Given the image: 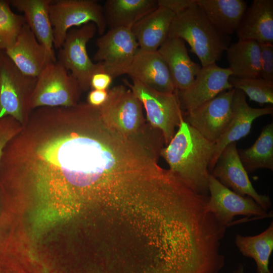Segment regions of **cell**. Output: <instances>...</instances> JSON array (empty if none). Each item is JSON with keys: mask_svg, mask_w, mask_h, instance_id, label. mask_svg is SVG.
I'll use <instances>...</instances> for the list:
<instances>
[{"mask_svg": "<svg viewBox=\"0 0 273 273\" xmlns=\"http://www.w3.org/2000/svg\"><path fill=\"white\" fill-rule=\"evenodd\" d=\"M30 166L36 230L99 209L114 195L128 162L117 133L102 121L48 140Z\"/></svg>", "mask_w": 273, "mask_h": 273, "instance_id": "1", "label": "cell"}, {"mask_svg": "<svg viewBox=\"0 0 273 273\" xmlns=\"http://www.w3.org/2000/svg\"><path fill=\"white\" fill-rule=\"evenodd\" d=\"M178 129L160 152L169 170L195 193L209 196L208 167L214 143L203 137L183 117Z\"/></svg>", "mask_w": 273, "mask_h": 273, "instance_id": "2", "label": "cell"}, {"mask_svg": "<svg viewBox=\"0 0 273 273\" xmlns=\"http://www.w3.org/2000/svg\"><path fill=\"white\" fill-rule=\"evenodd\" d=\"M143 108L141 102L129 87L118 85L108 90L107 100L100 110L102 119L109 126L154 152L163 145V134L146 123Z\"/></svg>", "mask_w": 273, "mask_h": 273, "instance_id": "3", "label": "cell"}, {"mask_svg": "<svg viewBox=\"0 0 273 273\" xmlns=\"http://www.w3.org/2000/svg\"><path fill=\"white\" fill-rule=\"evenodd\" d=\"M168 36L186 41L202 67L215 64L231 44L230 36L215 28L197 4L174 16Z\"/></svg>", "mask_w": 273, "mask_h": 273, "instance_id": "4", "label": "cell"}, {"mask_svg": "<svg viewBox=\"0 0 273 273\" xmlns=\"http://www.w3.org/2000/svg\"><path fill=\"white\" fill-rule=\"evenodd\" d=\"M123 82L141 102L148 124L161 131L164 144L167 145L184 117V111L181 109L177 90L172 93H164L134 79H132V83L126 80Z\"/></svg>", "mask_w": 273, "mask_h": 273, "instance_id": "5", "label": "cell"}, {"mask_svg": "<svg viewBox=\"0 0 273 273\" xmlns=\"http://www.w3.org/2000/svg\"><path fill=\"white\" fill-rule=\"evenodd\" d=\"M49 16L54 47L58 50L63 44L67 33L73 27L93 23L100 36L105 33L107 27L103 7L95 0H52Z\"/></svg>", "mask_w": 273, "mask_h": 273, "instance_id": "6", "label": "cell"}, {"mask_svg": "<svg viewBox=\"0 0 273 273\" xmlns=\"http://www.w3.org/2000/svg\"><path fill=\"white\" fill-rule=\"evenodd\" d=\"M80 90L77 80L61 63H48L37 77L31 106H74Z\"/></svg>", "mask_w": 273, "mask_h": 273, "instance_id": "7", "label": "cell"}, {"mask_svg": "<svg viewBox=\"0 0 273 273\" xmlns=\"http://www.w3.org/2000/svg\"><path fill=\"white\" fill-rule=\"evenodd\" d=\"M97 32L96 25L89 23L67 33L57 54L58 61L77 80L81 90L90 87L92 76L104 72L101 63H94L88 56L86 45Z\"/></svg>", "mask_w": 273, "mask_h": 273, "instance_id": "8", "label": "cell"}, {"mask_svg": "<svg viewBox=\"0 0 273 273\" xmlns=\"http://www.w3.org/2000/svg\"><path fill=\"white\" fill-rule=\"evenodd\" d=\"M37 77L25 75L2 50L0 60V119L10 116L22 122Z\"/></svg>", "mask_w": 273, "mask_h": 273, "instance_id": "9", "label": "cell"}, {"mask_svg": "<svg viewBox=\"0 0 273 273\" xmlns=\"http://www.w3.org/2000/svg\"><path fill=\"white\" fill-rule=\"evenodd\" d=\"M93 60L101 63L104 72L114 79L125 74L139 49L131 29H110L96 41Z\"/></svg>", "mask_w": 273, "mask_h": 273, "instance_id": "10", "label": "cell"}, {"mask_svg": "<svg viewBox=\"0 0 273 273\" xmlns=\"http://www.w3.org/2000/svg\"><path fill=\"white\" fill-rule=\"evenodd\" d=\"M235 90L233 88L224 91L201 106L184 112L185 121L203 137L215 144L231 119Z\"/></svg>", "mask_w": 273, "mask_h": 273, "instance_id": "11", "label": "cell"}, {"mask_svg": "<svg viewBox=\"0 0 273 273\" xmlns=\"http://www.w3.org/2000/svg\"><path fill=\"white\" fill-rule=\"evenodd\" d=\"M207 208L218 223L226 228L237 215L265 218L267 211L248 196H242L222 185L210 174Z\"/></svg>", "mask_w": 273, "mask_h": 273, "instance_id": "12", "label": "cell"}, {"mask_svg": "<svg viewBox=\"0 0 273 273\" xmlns=\"http://www.w3.org/2000/svg\"><path fill=\"white\" fill-rule=\"evenodd\" d=\"M210 174L235 193L252 198L265 211L271 207L269 196L258 194L253 187L240 159L236 142L229 144L222 150Z\"/></svg>", "mask_w": 273, "mask_h": 273, "instance_id": "13", "label": "cell"}, {"mask_svg": "<svg viewBox=\"0 0 273 273\" xmlns=\"http://www.w3.org/2000/svg\"><path fill=\"white\" fill-rule=\"evenodd\" d=\"M232 74L229 68H222L216 64L201 67L188 88L177 90L181 110L185 112L193 110L233 88L229 82Z\"/></svg>", "mask_w": 273, "mask_h": 273, "instance_id": "14", "label": "cell"}, {"mask_svg": "<svg viewBox=\"0 0 273 273\" xmlns=\"http://www.w3.org/2000/svg\"><path fill=\"white\" fill-rule=\"evenodd\" d=\"M272 113V107L254 108L249 106L247 103L245 94L236 89L233 99L231 119L225 131L214 144L213 154L208 167L210 173L221 152L227 145L247 136L256 118Z\"/></svg>", "mask_w": 273, "mask_h": 273, "instance_id": "15", "label": "cell"}, {"mask_svg": "<svg viewBox=\"0 0 273 273\" xmlns=\"http://www.w3.org/2000/svg\"><path fill=\"white\" fill-rule=\"evenodd\" d=\"M125 74L158 92L176 91L168 66L157 51L148 52L139 49Z\"/></svg>", "mask_w": 273, "mask_h": 273, "instance_id": "16", "label": "cell"}, {"mask_svg": "<svg viewBox=\"0 0 273 273\" xmlns=\"http://www.w3.org/2000/svg\"><path fill=\"white\" fill-rule=\"evenodd\" d=\"M5 52L19 70L29 76L37 77L47 64L46 49L26 23L13 46Z\"/></svg>", "mask_w": 273, "mask_h": 273, "instance_id": "17", "label": "cell"}, {"mask_svg": "<svg viewBox=\"0 0 273 273\" xmlns=\"http://www.w3.org/2000/svg\"><path fill=\"white\" fill-rule=\"evenodd\" d=\"M52 0H10V5L23 12L26 24L46 50L47 64L57 61L53 28L49 16Z\"/></svg>", "mask_w": 273, "mask_h": 273, "instance_id": "18", "label": "cell"}, {"mask_svg": "<svg viewBox=\"0 0 273 273\" xmlns=\"http://www.w3.org/2000/svg\"><path fill=\"white\" fill-rule=\"evenodd\" d=\"M157 51L168 66L176 90L188 88L201 67L191 59L185 41L177 37L168 36Z\"/></svg>", "mask_w": 273, "mask_h": 273, "instance_id": "19", "label": "cell"}, {"mask_svg": "<svg viewBox=\"0 0 273 273\" xmlns=\"http://www.w3.org/2000/svg\"><path fill=\"white\" fill-rule=\"evenodd\" d=\"M240 40L273 42V1L254 0L247 7L236 31Z\"/></svg>", "mask_w": 273, "mask_h": 273, "instance_id": "20", "label": "cell"}, {"mask_svg": "<svg viewBox=\"0 0 273 273\" xmlns=\"http://www.w3.org/2000/svg\"><path fill=\"white\" fill-rule=\"evenodd\" d=\"M174 16L169 10L159 6L136 22L131 30L139 49L144 51H157L168 37Z\"/></svg>", "mask_w": 273, "mask_h": 273, "instance_id": "21", "label": "cell"}, {"mask_svg": "<svg viewBox=\"0 0 273 273\" xmlns=\"http://www.w3.org/2000/svg\"><path fill=\"white\" fill-rule=\"evenodd\" d=\"M158 6L157 0H107L103 10L107 26L110 29H131Z\"/></svg>", "mask_w": 273, "mask_h": 273, "instance_id": "22", "label": "cell"}, {"mask_svg": "<svg viewBox=\"0 0 273 273\" xmlns=\"http://www.w3.org/2000/svg\"><path fill=\"white\" fill-rule=\"evenodd\" d=\"M197 5L219 31L230 36L236 32L247 8L243 0H197Z\"/></svg>", "mask_w": 273, "mask_h": 273, "instance_id": "23", "label": "cell"}, {"mask_svg": "<svg viewBox=\"0 0 273 273\" xmlns=\"http://www.w3.org/2000/svg\"><path fill=\"white\" fill-rule=\"evenodd\" d=\"M225 52L232 76L260 78V47L257 41L239 40L231 43Z\"/></svg>", "mask_w": 273, "mask_h": 273, "instance_id": "24", "label": "cell"}, {"mask_svg": "<svg viewBox=\"0 0 273 273\" xmlns=\"http://www.w3.org/2000/svg\"><path fill=\"white\" fill-rule=\"evenodd\" d=\"M241 161L248 172L258 169L273 170V123L265 125L254 143L246 149H238Z\"/></svg>", "mask_w": 273, "mask_h": 273, "instance_id": "25", "label": "cell"}, {"mask_svg": "<svg viewBox=\"0 0 273 273\" xmlns=\"http://www.w3.org/2000/svg\"><path fill=\"white\" fill-rule=\"evenodd\" d=\"M235 243L244 256L253 258L257 273H271L269 261L273 250V222L261 233L254 236L237 235Z\"/></svg>", "mask_w": 273, "mask_h": 273, "instance_id": "26", "label": "cell"}, {"mask_svg": "<svg viewBox=\"0 0 273 273\" xmlns=\"http://www.w3.org/2000/svg\"><path fill=\"white\" fill-rule=\"evenodd\" d=\"M9 1L0 0V49L5 51L12 47L26 23L24 17L14 13Z\"/></svg>", "mask_w": 273, "mask_h": 273, "instance_id": "27", "label": "cell"}, {"mask_svg": "<svg viewBox=\"0 0 273 273\" xmlns=\"http://www.w3.org/2000/svg\"><path fill=\"white\" fill-rule=\"evenodd\" d=\"M233 88L243 92L249 99L259 104H273V82L261 78H242L231 76Z\"/></svg>", "mask_w": 273, "mask_h": 273, "instance_id": "28", "label": "cell"}, {"mask_svg": "<svg viewBox=\"0 0 273 273\" xmlns=\"http://www.w3.org/2000/svg\"><path fill=\"white\" fill-rule=\"evenodd\" d=\"M259 47V77L273 82V44L269 42L260 43Z\"/></svg>", "mask_w": 273, "mask_h": 273, "instance_id": "29", "label": "cell"}, {"mask_svg": "<svg viewBox=\"0 0 273 273\" xmlns=\"http://www.w3.org/2000/svg\"><path fill=\"white\" fill-rule=\"evenodd\" d=\"M158 6L164 7L175 15L197 4V0H157Z\"/></svg>", "mask_w": 273, "mask_h": 273, "instance_id": "30", "label": "cell"}, {"mask_svg": "<svg viewBox=\"0 0 273 273\" xmlns=\"http://www.w3.org/2000/svg\"><path fill=\"white\" fill-rule=\"evenodd\" d=\"M6 117L0 119V161L8 143L15 135V130L9 124Z\"/></svg>", "mask_w": 273, "mask_h": 273, "instance_id": "31", "label": "cell"}, {"mask_svg": "<svg viewBox=\"0 0 273 273\" xmlns=\"http://www.w3.org/2000/svg\"><path fill=\"white\" fill-rule=\"evenodd\" d=\"M113 78L109 74L104 72L95 73L90 81V87L93 89L107 90Z\"/></svg>", "mask_w": 273, "mask_h": 273, "instance_id": "32", "label": "cell"}, {"mask_svg": "<svg viewBox=\"0 0 273 273\" xmlns=\"http://www.w3.org/2000/svg\"><path fill=\"white\" fill-rule=\"evenodd\" d=\"M108 97V90L92 89L88 95L87 104L93 107H100L106 102Z\"/></svg>", "mask_w": 273, "mask_h": 273, "instance_id": "33", "label": "cell"}, {"mask_svg": "<svg viewBox=\"0 0 273 273\" xmlns=\"http://www.w3.org/2000/svg\"><path fill=\"white\" fill-rule=\"evenodd\" d=\"M233 273H244L243 264L242 263L239 264L237 268L234 270Z\"/></svg>", "mask_w": 273, "mask_h": 273, "instance_id": "34", "label": "cell"}, {"mask_svg": "<svg viewBox=\"0 0 273 273\" xmlns=\"http://www.w3.org/2000/svg\"><path fill=\"white\" fill-rule=\"evenodd\" d=\"M0 273H19L15 272L0 266Z\"/></svg>", "mask_w": 273, "mask_h": 273, "instance_id": "35", "label": "cell"}, {"mask_svg": "<svg viewBox=\"0 0 273 273\" xmlns=\"http://www.w3.org/2000/svg\"><path fill=\"white\" fill-rule=\"evenodd\" d=\"M2 51V50H1L0 49V60H1V53Z\"/></svg>", "mask_w": 273, "mask_h": 273, "instance_id": "36", "label": "cell"}]
</instances>
